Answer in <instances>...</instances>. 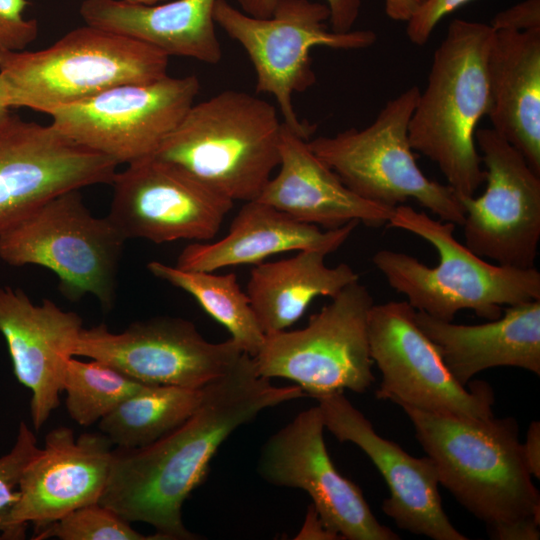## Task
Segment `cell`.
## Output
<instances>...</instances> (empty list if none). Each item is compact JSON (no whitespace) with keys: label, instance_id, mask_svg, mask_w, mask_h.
<instances>
[{"label":"cell","instance_id":"cell-1","mask_svg":"<svg viewBox=\"0 0 540 540\" xmlns=\"http://www.w3.org/2000/svg\"><path fill=\"white\" fill-rule=\"evenodd\" d=\"M304 396L298 385H272L243 353L204 387L200 405L183 424L149 445L113 451L99 503L128 522L152 525L165 540L196 539L183 524L182 506L220 445L263 410Z\"/></svg>","mask_w":540,"mask_h":540},{"label":"cell","instance_id":"cell-2","mask_svg":"<svg viewBox=\"0 0 540 540\" xmlns=\"http://www.w3.org/2000/svg\"><path fill=\"white\" fill-rule=\"evenodd\" d=\"M401 408L433 461L439 484L485 523L492 539L512 524L540 523V494L523 457L515 418H460Z\"/></svg>","mask_w":540,"mask_h":540},{"label":"cell","instance_id":"cell-3","mask_svg":"<svg viewBox=\"0 0 540 540\" xmlns=\"http://www.w3.org/2000/svg\"><path fill=\"white\" fill-rule=\"evenodd\" d=\"M493 35L488 24L451 21L408 126L413 151L438 166L458 199L474 196L485 180L475 133L490 106L487 59Z\"/></svg>","mask_w":540,"mask_h":540},{"label":"cell","instance_id":"cell-4","mask_svg":"<svg viewBox=\"0 0 540 540\" xmlns=\"http://www.w3.org/2000/svg\"><path fill=\"white\" fill-rule=\"evenodd\" d=\"M387 225L419 236L438 253L434 267L389 249L377 251L372 258L390 287L417 311L450 322L461 310H472L481 318L495 320L506 306L540 300V272L535 267L487 262L454 237L451 222L401 204Z\"/></svg>","mask_w":540,"mask_h":540},{"label":"cell","instance_id":"cell-5","mask_svg":"<svg viewBox=\"0 0 540 540\" xmlns=\"http://www.w3.org/2000/svg\"><path fill=\"white\" fill-rule=\"evenodd\" d=\"M282 128L274 105L224 90L194 103L152 157L233 202L253 201L279 166Z\"/></svg>","mask_w":540,"mask_h":540},{"label":"cell","instance_id":"cell-6","mask_svg":"<svg viewBox=\"0 0 540 540\" xmlns=\"http://www.w3.org/2000/svg\"><path fill=\"white\" fill-rule=\"evenodd\" d=\"M168 63L150 45L86 24L42 50L0 52V98L8 109L50 114L115 86L158 80Z\"/></svg>","mask_w":540,"mask_h":540},{"label":"cell","instance_id":"cell-7","mask_svg":"<svg viewBox=\"0 0 540 540\" xmlns=\"http://www.w3.org/2000/svg\"><path fill=\"white\" fill-rule=\"evenodd\" d=\"M419 94L413 85L389 100L367 127L307 142L361 198L391 209L413 199L440 220L462 225L465 214L456 194L425 176L409 142L408 126Z\"/></svg>","mask_w":540,"mask_h":540},{"label":"cell","instance_id":"cell-8","mask_svg":"<svg viewBox=\"0 0 540 540\" xmlns=\"http://www.w3.org/2000/svg\"><path fill=\"white\" fill-rule=\"evenodd\" d=\"M213 17L247 53L256 73V91L272 95L283 124L305 140L317 126L298 117L293 95L305 92L316 82L311 49H363L377 39L371 30H331L326 24L330 18L328 6L310 0H278L268 18L250 16L226 0H217Z\"/></svg>","mask_w":540,"mask_h":540},{"label":"cell","instance_id":"cell-9","mask_svg":"<svg viewBox=\"0 0 540 540\" xmlns=\"http://www.w3.org/2000/svg\"><path fill=\"white\" fill-rule=\"evenodd\" d=\"M126 240L107 216H93L75 189L49 199L0 235V259L12 266L45 267L57 275L67 299L91 294L107 311L115 302Z\"/></svg>","mask_w":540,"mask_h":540},{"label":"cell","instance_id":"cell-10","mask_svg":"<svg viewBox=\"0 0 540 540\" xmlns=\"http://www.w3.org/2000/svg\"><path fill=\"white\" fill-rule=\"evenodd\" d=\"M373 304L359 280L347 285L304 328L265 335L253 357L258 374L289 379L314 398L344 389L364 393L374 381L368 340Z\"/></svg>","mask_w":540,"mask_h":540},{"label":"cell","instance_id":"cell-11","mask_svg":"<svg viewBox=\"0 0 540 540\" xmlns=\"http://www.w3.org/2000/svg\"><path fill=\"white\" fill-rule=\"evenodd\" d=\"M199 91L195 75L123 84L54 110L50 124L74 143L128 165L155 154Z\"/></svg>","mask_w":540,"mask_h":540},{"label":"cell","instance_id":"cell-12","mask_svg":"<svg viewBox=\"0 0 540 540\" xmlns=\"http://www.w3.org/2000/svg\"><path fill=\"white\" fill-rule=\"evenodd\" d=\"M415 311L407 301L373 304L369 311L370 356L381 373L376 398L445 416L493 417L490 385L475 381L467 390L459 384L416 324Z\"/></svg>","mask_w":540,"mask_h":540},{"label":"cell","instance_id":"cell-13","mask_svg":"<svg viewBox=\"0 0 540 540\" xmlns=\"http://www.w3.org/2000/svg\"><path fill=\"white\" fill-rule=\"evenodd\" d=\"M486 187L459 198L464 209L465 245L493 263L528 269L540 241V174L492 128L476 130Z\"/></svg>","mask_w":540,"mask_h":540},{"label":"cell","instance_id":"cell-14","mask_svg":"<svg viewBox=\"0 0 540 540\" xmlns=\"http://www.w3.org/2000/svg\"><path fill=\"white\" fill-rule=\"evenodd\" d=\"M231 338L212 343L182 318L156 317L111 332L82 328L72 356L106 363L146 385L203 388L224 375L243 354Z\"/></svg>","mask_w":540,"mask_h":540},{"label":"cell","instance_id":"cell-15","mask_svg":"<svg viewBox=\"0 0 540 540\" xmlns=\"http://www.w3.org/2000/svg\"><path fill=\"white\" fill-rule=\"evenodd\" d=\"M117 166L51 124L10 113L0 122V235L63 192L111 184Z\"/></svg>","mask_w":540,"mask_h":540},{"label":"cell","instance_id":"cell-16","mask_svg":"<svg viewBox=\"0 0 540 540\" xmlns=\"http://www.w3.org/2000/svg\"><path fill=\"white\" fill-rule=\"evenodd\" d=\"M319 406L299 413L263 445L258 472L267 482L299 488L338 539L398 540L372 513L361 489L335 468L324 442Z\"/></svg>","mask_w":540,"mask_h":540},{"label":"cell","instance_id":"cell-17","mask_svg":"<svg viewBox=\"0 0 540 540\" xmlns=\"http://www.w3.org/2000/svg\"><path fill=\"white\" fill-rule=\"evenodd\" d=\"M111 185L107 217L126 239L154 243L211 240L234 205L155 157L128 164L116 172Z\"/></svg>","mask_w":540,"mask_h":540},{"label":"cell","instance_id":"cell-18","mask_svg":"<svg viewBox=\"0 0 540 540\" xmlns=\"http://www.w3.org/2000/svg\"><path fill=\"white\" fill-rule=\"evenodd\" d=\"M324 426L340 442L357 445L373 462L389 489L383 512L398 528L434 540H466L446 515L433 461L416 458L381 437L343 392L315 398Z\"/></svg>","mask_w":540,"mask_h":540},{"label":"cell","instance_id":"cell-19","mask_svg":"<svg viewBox=\"0 0 540 540\" xmlns=\"http://www.w3.org/2000/svg\"><path fill=\"white\" fill-rule=\"evenodd\" d=\"M112 442L102 434H82L58 427L25 467L18 500L10 516L12 539H23L28 523L34 532L69 512L99 502L109 476Z\"/></svg>","mask_w":540,"mask_h":540},{"label":"cell","instance_id":"cell-20","mask_svg":"<svg viewBox=\"0 0 540 540\" xmlns=\"http://www.w3.org/2000/svg\"><path fill=\"white\" fill-rule=\"evenodd\" d=\"M81 317L50 300L34 304L21 289L0 287V333L17 380L32 392L31 418L39 430L59 405L67 360Z\"/></svg>","mask_w":540,"mask_h":540},{"label":"cell","instance_id":"cell-21","mask_svg":"<svg viewBox=\"0 0 540 540\" xmlns=\"http://www.w3.org/2000/svg\"><path fill=\"white\" fill-rule=\"evenodd\" d=\"M305 140L283 124L280 162L256 199L294 220L326 229L357 221L380 227L393 210L367 201L351 191L322 161Z\"/></svg>","mask_w":540,"mask_h":540},{"label":"cell","instance_id":"cell-22","mask_svg":"<svg viewBox=\"0 0 540 540\" xmlns=\"http://www.w3.org/2000/svg\"><path fill=\"white\" fill-rule=\"evenodd\" d=\"M414 319L462 386L501 366L540 375V300L506 306L499 318L478 325L454 324L417 310Z\"/></svg>","mask_w":540,"mask_h":540},{"label":"cell","instance_id":"cell-23","mask_svg":"<svg viewBox=\"0 0 540 540\" xmlns=\"http://www.w3.org/2000/svg\"><path fill=\"white\" fill-rule=\"evenodd\" d=\"M360 223L322 230L292 219L258 200L245 202L232 220L229 232L213 243H192L177 258L176 267L214 272L228 266L258 264L283 252L320 250L328 255L350 237Z\"/></svg>","mask_w":540,"mask_h":540},{"label":"cell","instance_id":"cell-24","mask_svg":"<svg viewBox=\"0 0 540 540\" xmlns=\"http://www.w3.org/2000/svg\"><path fill=\"white\" fill-rule=\"evenodd\" d=\"M487 68L491 128L540 174V28L494 31Z\"/></svg>","mask_w":540,"mask_h":540},{"label":"cell","instance_id":"cell-25","mask_svg":"<svg viewBox=\"0 0 540 540\" xmlns=\"http://www.w3.org/2000/svg\"><path fill=\"white\" fill-rule=\"evenodd\" d=\"M217 0H174L153 5L123 0H84L87 25L150 45L167 56L216 64L222 58L213 17Z\"/></svg>","mask_w":540,"mask_h":540},{"label":"cell","instance_id":"cell-26","mask_svg":"<svg viewBox=\"0 0 540 540\" xmlns=\"http://www.w3.org/2000/svg\"><path fill=\"white\" fill-rule=\"evenodd\" d=\"M327 255L302 250L287 259L258 263L251 270L246 293L265 335L289 328L315 298H332L359 280L346 263L328 267Z\"/></svg>","mask_w":540,"mask_h":540},{"label":"cell","instance_id":"cell-27","mask_svg":"<svg viewBox=\"0 0 540 540\" xmlns=\"http://www.w3.org/2000/svg\"><path fill=\"white\" fill-rule=\"evenodd\" d=\"M203 388L148 385L99 420L118 448L149 445L183 424L198 408Z\"/></svg>","mask_w":540,"mask_h":540},{"label":"cell","instance_id":"cell-28","mask_svg":"<svg viewBox=\"0 0 540 540\" xmlns=\"http://www.w3.org/2000/svg\"><path fill=\"white\" fill-rule=\"evenodd\" d=\"M148 270L157 278L190 294L200 306L230 333L244 353L254 357L265 334L257 320L249 297L234 273L224 275L207 271H188L159 261H151Z\"/></svg>","mask_w":540,"mask_h":540},{"label":"cell","instance_id":"cell-29","mask_svg":"<svg viewBox=\"0 0 540 540\" xmlns=\"http://www.w3.org/2000/svg\"><path fill=\"white\" fill-rule=\"evenodd\" d=\"M146 386L98 360L85 362L72 356L66 362L65 405L70 417L81 426L99 421Z\"/></svg>","mask_w":540,"mask_h":540},{"label":"cell","instance_id":"cell-30","mask_svg":"<svg viewBox=\"0 0 540 540\" xmlns=\"http://www.w3.org/2000/svg\"><path fill=\"white\" fill-rule=\"evenodd\" d=\"M129 523L110 508L97 502L79 507L35 531L32 539L165 540L158 533L154 535L139 533Z\"/></svg>","mask_w":540,"mask_h":540},{"label":"cell","instance_id":"cell-31","mask_svg":"<svg viewBox=\"0 0 540 540\" xmlns=\"http://www.w3.org/2000/svg\"><path fill=\"white\" fill-rule=\"evenodd\" d=\"M41 448L25 422H21L16 442L11 451L0 457V534L2 539H12L9 527L10 513L18 500V487L27 464Z\"/></svg>","mask_w":540,"mask_h":540},{"label":"cell","instance_id":"cell-32","mask_svg":"<svg viewBox=\"0 0 540 540\" xmlns=\"http://www.w3.org/2000/svg\"><path fill=\"white\" fill-rule=\"evenodd\" d=\"M28 0H0V52L23 51L37 37L36 19L23 16Z\"/></svg>","mask_w":540,"mask_h":540},{"label":"cell","instance_id":"cell-33","mask_svg":"<svg viewBox=\"0 0 540 540\" xmlns=\"http://www.w3.org/2000/svg\"><path fill=\"white\" fill-rule=\"evenodd\" d=\"M278 0H236L240 10L256 18H268L272 15ZM330 10L331 30L345 33L353 30L359 16L361 0H325Z\"/></svg>","mask_w":540,"mask_h":540},{"label":"cell","instance_id":"cell-34","mask_svg":"<svg viewBox=\"0 0 540 540\" xmlns=\"http://www.w3.org/2000/svg\"><path fill=\"white\" fill-rule=\"evenodd\" d=\"M471 0H427L406 22V35L411 43L423 46L427 43L437 24Z\"/></svg>","mask_w":540,"mask_h":540},{"label":"cell","instance_id":"cell-35","mask_svg":"<svg viewBox=\"0 0 540 540\" xmlns=\"http://www.w3.org/2000/svg\"><path fill=\"white\" fill-rule=\"evenodd\" d=\"M490 26L494 31L516 32L540 28V0H524L497 13Z\"/></svg>","mask_w":540,"mask_h":540},{"label":"cell","instance_id":"cell-36","mask_svg":"<svg viewBox=\"0 0 540 540\" xmlns=\"http://www.w3.org/2000/svg\"><path fill=\"white\" fill-rule=\"evenodd\" d=\"M523 457L532 476L540 479V423L533 421L529 425L525 442L522 443Z\"/></svg>","mask_w":540,"mask_h":540},{"label":"cell","instance_id":"cell-37","mask_svg":"<svg viewBox=\"0 0 540 540\" xmlns=\"http://www.w3.org/2000/svg\"><path fill=\"white\" fill-rule=\"evenodd\" d=\"M427 0H384L386 15L393 21L408 22Z\"/></svg>","mask_w":540,"mask_h":540},{"label":"cell","instance_id":"cell-38","mask_svg":"<svg viewBox=\"0 0 540 540\" xmlns=\"http://www.w3.org/2000/svg\"><path fill=\"white\" fill-rule=\"evenodd\" d=\"M296 539H338L322 523L315 508L311 504L305 522Z\"/></svg>","mask_w":540,"mask_h":540},{"label":"cell","instance_id":"cell-39","mask_svg":"<svg viewBox=\"0 0 540 540\" xmlns=\"http://www.w3.org/2000/svg\"><path fill=\"white\" fill-rule=\"evenodd\" d=\"M128 3H134V4H143V5H153L161 2H165L168 0H123Z\"/></svg>","mask_w":540,"mask_h":540},{"label":"cell","instance_id":"cell-40","mask_svg":"<svg viewBox=\"0 0 540 540\" xmlns=\"http://www.w3.org/2000/svg\"><path fill=\"white\" fill-rule=\"evenodd\" d=\"M10 115V109H8L1 101L0 98V122Z\"/></svg>","mask_w":540,"mask_h":540},{"label":"cell","instance_id":"cell-41","mask_svg":"<svg viewBox=\"0 0 540 540\" xmlns=\"http://www.w3.org/2000/svg\"><path fill=\"white\" fill-rule=\"evenodd\" d=\"M0 539H2V536H1V534H0Z\"/></svg>","mask_w":540,"mask_h":540}]
</instances>
